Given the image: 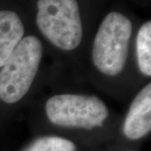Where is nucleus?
<instances>
[{
	"mask_svg": "<svg viewBox=\"0 0 151 151\" xmlns=\"http://www.w3.org/2000/svg\"><path fill=\"white\" fill-rule=\"evenodd\" d=\"M43 47L37 37H23L0 68V99L16 103L27 94L37 74Z\"/></svg>",
	"mask_w": 151,
	"mask_h": 151,
	"instance_id": "nucleus-1",
	"label": "nucleus"
},
{
	"mask_svg": "<svg viewBox=\"0 0 151 151\" xmlns=\"http://www.w3.org/2000/svg\"><path fill=\"white\" fill-rule=\"evenodd\" d=\"M132 34L131 20L119 12L105 16L92 44L93 64L102 74L114 77L124 70Z\"/></svg>",
	"mask_w": 151,
	"mask_h": 151,
	"instance_id": "nucleus-2",
	"label": "nucleus"
},
{
	"mask_svg": "<svg viewBox=\"0 0 151 151\" xmlns=\"http://www.w3.org/2000/svg\"><path fill=\"white\" fill-rule=\"evenodd\" d=\"M37 26L59 49H76L83 39V23L77 0H37Z\"/></svg>",
	"mask_w": 151,
	"mask_h": 151,
	"instance_id": "nucleus-3",
	"label": "nucleus"
},
{
	"mask_svg": "<svg viewBox=\"0 0 151 151\" xmlns=\"http://www.w3.org/2000/svg\"><path fill=\"white\" fill-rule=\"evenodd\" d=\"M45 112L54 125L84 129L102 126L109 115L100 98L83 94L54 95L46 101Z\"/></svg>",
	"mask_w": 151,
	"mask_h": 151,
	"instance_id": "nucleus-4",
	"label": "nucleus"
},
{
	"mask_svg": "<svg viewBox=\"0 0 151 151\" xmlns=\"http://www.w3.org/2000/svg\"><path fill=\"white\" fill-rule=\"evenodd\" d=\"M151 131V84L135 96L123 125V132L129 139H139Z\"/></svg>",
	"mask_w": 151,
	"mask_h": 151,
	"instance_id": "nucleus-5",
	"label": "nucleus"
},
{
	"mask_svg": "<svg viewBox=\"0 0 151 151\" xmlns=\"http://www.w3.org/2000/svg\"><path fill=\"white\" fill-rule=\"evenodd\" d=\"M20 16L10 10H0V68L24 37Z\"/></svg>",
	"mask_w": 151,
	"mask_h": 151,
	"instance_id": "nucleus-6",
	"label": "nucleus"
},
{
	"mask_svg": "<svg viewBox=\"0 0 151 151\" xmlns=\"http://www.w3.org/2000/svg\"><path fill=\"white\" fill-rule=\"evenodd\" d=\"M137 59L139 71L146 77L151 76V22L144 23L137 35Z\"/></svg>",
	"mask_w": 151,
	"mask_h": 151,
	"instance_id": "nucleus-7",
	"label": "nucleus"
},
{
	"mask_svg": "<svg viewBox=\"0 0 151 151\" xmlns=\"http://www.w3.org/2000/svg\"><path fill=\"white\" fill-rule=\"evenodd\" d=\"M73 141L59 137H44L35 140L24 151H76Z\"/></svg>",
	"mask_w": 151,
	"mask_h": 151,
	"instance_id": "nucleus-8",
	"label": "nucleus"
}]
</instances>
